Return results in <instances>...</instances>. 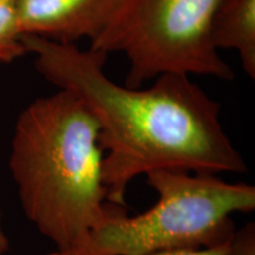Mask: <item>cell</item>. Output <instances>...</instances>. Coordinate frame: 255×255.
Wrapping results in <instances>:
<instances>
[{
  "label": "cell",
  "mask_w": 255,
  "mask_h": 255,
  "mask_svg": "<svg viewBox=\"0 0 255 255\" xmlns=\"http://www.w3.org/2000/svg\"><path fill=\"white\" fill-rule=\"evenodd\" d=\"M49 255H68V254H65V253H62V252H58V251H56L55 253H51V254H49Z\"/></svg>",
  "instance_id": "obj_11"
},
{
  "label": "cell",
  "mask_w": 255,
  "mask_h": 255,
  "mask_svg": "<svg viewBox=\"0 0 255 255\" xmlns=\"http://www.w3.org/2000/svg\"><path fill=\"white\" fill-rule=\"evenodd\" d=\"M21 36L17 0H0V62L12 63L26 55Z\"/></svg>",
  "instance_id": "obj_7"
},
{
  "label": "cell",
  "mask_w": 255,
  "mask_h": 255,
  "mask_svg": "<svg viewBox=\"0 0 255 255\" xmlns=\"http://www.w3.org/2000/svg\"><path fill=\"white\" fill-rule=\"evenodd\" d=\"M226 255H255V235L253 225L234 234Z\"/></svg>",
  "instance_id": "obj_8"
},
{
  "label": "cell",
  "mask_w": 255,
  "mask_h": 255,
  "mask_svg": "<svg viewBox=\"0 0 255 255\" xmlns=\"http://www.w3.org/2000/svg\"><path fill=\"white\" fill-rule=\"evenodd\" d=\"M232 241V240H231ZM221 245L213 248H206V250H197V251H175V252H162V253H155L151 255H226L227 254L229 244Z\"/></svg>",
  "instance_id": "obj_9"
},
{
  "label": "cell",
  "mask_w": 255,
  "mask_h": 255,
  "mask_svg": "<svg viewBox=\"0 0 255 255\" xmlns=\"http://www.w3.org/2000/svg\"><path fill=\"white\" fill-rule=\"evenodd\" d=\"M120 0H17L18 23L23 34L62 44L83 38L95 40Z\"/></svg>",
  "instance_id": "obj_5"
},
{
  "label": "cell",
  "mask_w": 255,
  "mask_h": 255,
  "mask_svg": "<svg viewBox=\"0 0 255 255\" xmlns=\"http://www.w3.org/2000/svg\"><path fill=\"white\" fill-rule=\"evenodd\" d=\"M223 0H120L90 50L122 52L130 62L126 87L164 73L231 81L234 71L210 40L213 18Z\"/></svg>",
  "instance_id": "obj_4"
},
{
  "label": "cell",
  "mask_w": 255,
  "mask_h": 255,
  "mask_svg": "<svg viewBox=\"0 0 255 255\" xmlns=\"http://www.w3.org/2000/svg\"><path fill=\"white\" fill-rule=\"evenodd\" d=\"M8 248V240L7 237H6L4 229H2L1 220H0V255L4 254Z\"/></svg>",
  "instance_id": "obj_10"
},
{
  "label": "cell",
  "mask_w": 255,
  "mask_h": 255,
  "mask_svg": "<svg viewBox=\"0 0 255 255\" xmlns=\"http://www.w3.org/2000/svg\"><path fill=\"white\" fill-rule=\"evenodd\" d=\"M158 201L143 214L113 216L75 255H151L228 244L232 214L255 208V188L216 175L162 169L146 174Z\"/></svg>",
  "instance_id": "obj_3"
},
{
  "label": "cell",
  "mask_w": 255,
  "mask_h": 255,
  "mask_svg": "<svg viewBox=\"0 0 255 255\" xmlns=\"http://www.w3.org/2000/svg\"><path fill=\"white\" fill-rule=\"evenodd\" d=\"M210 40L216 50L233 49L255 77V0H223L213 18Z\"/></svg>",
  "instance_id": "obj_6"
},
{
  "label": "cell",
  "mask_w": 255,
  "mask_h": 255,
  "mask_svg": "<svg viewBox=\"0 0 255 255\" xmlns=\"http://www.w3.org/2000/svg\"><path fill=\"white\" fill-rule=\"evenodd\" d=\"M100 126L69 90L38 98L19 115L9 168L27 219L57 251L75 255L113 216L102 178Z\"/></svg>",
  "instance_id": "obj_2"
},
{
  "label": "cell",
  "mask_w": 255,
  "mask_h": 255,
  "mask_svg": "<svg viewBox=\"0 0 255 255\" xmlns=\"http://www.w3.org/2000/svg\"><path fill=\"white\" fill-rule=\"evenodd\" d=\"M38 72L81 98L100 126L108 151L102 178L110 203L124 206L139 175L171 169L189 173H246L244 158L220 122V104L188 75L164 73L150 88H129L104 73L108 55L23 34Z\"/></svg>",
  "instance_id": "obj_1"
}]
</instances>
